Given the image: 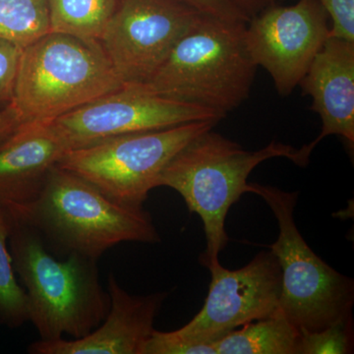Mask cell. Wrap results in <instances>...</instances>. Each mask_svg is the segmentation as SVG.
Here are the masks:
<instances>
[{"instance_id": "4", "label": "cell", "mask_w": 354, "mask_h": 354, "mask_svg": "<svg viewBox=\"0 0 354 354\" xmlns=\"http://www.w3.org/2000/svg\"><path fill=\"white\" fill-rule=\"evenodd\" d=\"M24 220L35 225L46 245L97 260L121 242L160 241L144 207L114 201L95 186L55 165L38 201Z\"/></svg>"}, {"instance_id": "18", "label": "cell", "mask_w": 354, "mask_h": 354, "mask_svg": "<svg viewBox=\"0 0 354 354\" xmlns=\"http://www.w3.org/2000/svg\"><path fill=\"white\" fill-rule=\"evenodd\" d=\"M10 223L0 209V326L17 329L30 322L29 298L16 278L8 247Z\"/></svg>"}, {"instance_id": "1", "label": "cell", "mask_w": 354, "mask_h": 354, "mask_svg": "<svg viewBox=\"0 0 354 354\" xmlns=\"http://www.w3.org/2000/svg\"><path fill=\"white\" fill-rule=\"evenodd\" d=\"M7 216L14 270L25 286L30 322L41 341H57L64 335L81 339L92 333L111 306L109 292L100 281L97 260L76 254L57 260L38 228L24 218Z\"/></svg>"}, {"instance_id": "15", "label": "cell", "mask_w": 354, "mask_h": 354, "mask_svg": "<svg viewBox=\"0 0 354 354\" xmlns=\"http://www.w3.org/2000/svg\"><path fill=\"white\" fill-rule=\"evenodd\" d=\"M299 330L278 310L215 342L216 354H298Z\"/></svg>"}, {"instance_id": "19", "label": "cell", "mask_w": 354, "mask_h": 354, "mask_svg": "<svg viewBox=\"0 0 354 354\" xmlns=\"http://www.w3.org/2000/svg\"><path fill=\"white\" fill-rule=\"evenodd\" d=\"M353 316L325 329L300 333L298 354H346L353 353Z\"/></svg>"}, {"instance_id": "17", "label": "cell", "mask_w": 354, "mask_h": 354, "mask_svg": "<svg viewBox=\"0 0 354 354\" xmlns=\"http://www.w3.org/2000/svg\"><path fill=\"white\" fill-rule=\"evenodd\" d=\"M50 32L48 0H0V39L24 48Z\"/></svg>"}, {"instance_id": "9", "label": "cell", "mask_w": 354, "mask_h": 354, "mask_svg": "<svg viewBox=\"0 0 354 354\" xmlns=\"http://www.w3.org/2000/svg\"><path fill=\"white\" fill-rule=\"evenodd\" d=\"M199 13L177 0H120L99 43L123 85H143Z\"/></svg>"}, {"instance_id": "5", "label": "cell", "mask_w": 354, "mask_h": 354, "mask_svg": "<svg viewBox=\"0 0 354 354\" xmlns=\"http://www.w3.org/2000/svg\"><path fill=\"white\" fill-rule=\"evenodd\" d=\"M122 86L99 41L50 32L23 48L13 104L23 122H48Z\"/></svg>"}, {"instance_id": "16", "label": "cell", "mask_w": 354, "mask_h": 354, "mask_svg": "<svg viewBox=\"0 0 354 354\" xmlns=\"http://www.w3.org/2000/svg\"><path fill=\"white\" fill-rule=\"evenodd\" d=\"M120 0H48L50 32L99 41Z\"/></svg>"}, {"instance_id": "11", "label": "cell", "mask_w": 354, "mask_h": 354, "mask_svg": "<svg viewBox=\"0 0 354 354\" xmlns=\"http://www.w3.org/2000/svg\"><path fill=\"white\" fill-rule=\"evenodd\" d=\"M328 15L318 0L271 6L246 23V44L253 62L267 70L279 95L299 86L329 38Z\"/></svg>"}, {"instance_id": "10", "label": "cell", "mask_w": 354, "mask_h": 354, "mask_svg": "<svg viewBox=\"0 0 354 354\" xmlns=\"http://www.w3.org/2000/svg\"><path fill=\"white\" fill-rule=\"evenodd\" d=\"M223 118L209 109L155 94L144 85H123L50 123L69 151L120 135Z\"/></svg>"}, {"instance_id": "8", "label": "cell", "mask_w": 354, "mask_h": 354, "mask_svg": "<svg viewBox=\"0 0 354 354\" xmlns=\"http://www.w3.org/2000/svg\"><path fill=\"white\" fill-rule=\"evenodd\" d=\"M218 121L203 120L120 135L67 151L57 167L95 186L114 201L143 207L174 156Z\"/></svg>"}, {"instance_id": "24", "label": "cell", "mask_w": 354, "mask_h": 354, "mask_svg": "<svg viewBox=\"0 0 354 354\" xmlns=\"http://www.w3.org/2000/svg\"><path fill=\"white\" fill-rule=\"evenodd\" d=\"M232 1L249 21L265 9L283 3L286 0H232Z\"/></svg>"}, {"instance_id": "3", "label": "cell", "mask_w": 354, "mask_h": 354, "mask_svg": "<svg viewBox=\"0 0 354 354\" xmlns=\"http://www.w3.org/2000/svg\"><path fill=\"white\" fill-rule=\"evenodd\" d=\"M246 22L199 13L144 86L174 101L225 118L250 95L256 70Z\"/></svg>"}, {"instance_id": "12", "label": "cell", "mask_w": 354, "mask_h": 354, "mask_svg": "<svg viewBox=\"0 0 354 354\" xmlns=\"http://www.w3.org/2000/svg\"><path fill=\"white\" fill-rule=\"evenodd\" d=\"M111 306L106 318L92 333L73 341L32 342V354H143L155 328L156 317L167 292L132 295L121 288L113 272L108 279Z\"/></svg>"}, {"instance_id": "13", "label": "cell", "mask_w": 354, "mask_h": 354, "mask_svg": "<svg viewBox=\"0 0 354 354\" xmlns=\"http://www.w3.org/2000/svg\"><path fill=\"white\" fill-rule=\"evenodd\" d=\"M67 151L50 121L24 123L0 142V209L25 218Z\"/></svg>"}, {"instance_id": "21", "label": "cell", "mask_w": 354, "mask_h": 354, "mask_svg": "<svg viewBox=\"0 0 354 354\" xmlns=\"http://www.w3.org/2000/svg\"><path fill=\"white\" fill-rule=\"evenodd\" d=\"M330 18L329 38L354 44V0H318Z\"/></svg>"}, {"instance_id": "6", "label": "cell", "mask_w": 354, "mask_h": 354, "mask_svg": "<svg viewBox=\"0 0 354 354\" xmlns=\"http://www.w3.org/2000/svg\"><path fill=\"white\" fill-rule=\"evenodd\" d=\"M247 192L262 198L278 221L271 245L281 270L279 310L300 333L325 329L353 316L354 281L313 252L298 230L295 209L298 193L249 183Z\"/></svg>"}, {"instance_id": "14", "label": "cell", "mask_w": 354, "mask_h": 354, "mask_svg": "<svg viewBox=\"0 0 354 354\" xmlns=\"http://www.w3.org/2000/svg\"><path fill=\"white\" fill-rule=\"evenodd\" d=\"M299 86L322 120L320 134L306 145L310 152L330 135L342 137L353 148L354 44L328 38Z\"/></svg>"}, {"instance_id": "22", "label": "cell", "mask_w": 354, "mask_h": 354, "mask_svg": "<svg viewBox=\"0 0 354 354\" xmlns=\"http://www.w3.org/2000/svg\"><path fill=\"white\" fill-rule=\"evenodd\" d=\"M177 1L192 7L198 12L209 14L221 19L248 22V19L234 6L232 0H177Z\"/></svg>"}, {"instance_id": "20", "label": "cell", "mask_w": 354, "mask_h": 354, "mask_svg": "<svg viewBox=\"0 0 354 354\" xmlns=\"http://www.w3.org/2000/svg\"><path fill=\"white\" fill-rule=\"evenodd\" d=\"M23 48L0 39V109L13 104Z\"/></svg>"}, {"instance_id": "23", "label": "cell", "mask_w": 354, "mask_h": 354, "mask_svg": "<svg viewBox=\"0 0 354 354\" xmlns=\"http://www.w3.org/2000/svg\"><path fill=\"white\" fill-rule=\"evenodd\" d=\"M23 124L24 122L13 104L0 109V142L17 131Z\"/></svg>"}, {"instance_id": "2", "label": "cell", "mask_w": 354, "mask_h": 354, "mask_svg": "<svg viewBox=\"0 0 354 354\" xmlns=\"http://www.w3.org/2000/svg\"><path fill=\"white\" fill-rule=\"evenodd\" d=\"M306 146L297 149L272 141L265 148L247 151L220 133L207 130L174 156L158 179V186L176 190L196 213L204 225L207 246L200 256L205 267L220 262L218 255L227 245L225 230L230 207L248 189L251 172L265 160L286 158L298 167L309 164Z\"/></svg>"}, {"instance_id": "7", "label": "cell", "mask_w": 354, "mask_h": 354, "mask_svg": "<svg viewBox=\"0 0 354 354\" xmlns=\"http://www.w3.org/2000/svg\"><path fill=\"white\" fill-rule=\"evenodd\" d=\"M211 272L208 297L190 322L171 332L155 330L143 354H216L214 342L279 309L281 270L271 251H262L239 270L220 262Z\"/></svg>"}]
</instances>
